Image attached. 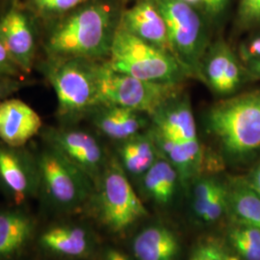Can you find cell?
<instances>
[{"instance_id":"obj_1","label":"cell","mask_w":260,"mask_h":260,"mask_svg":"<svg viewBox=\"0 0 260 260\" xmlns=\"http://www.w3.org/2000/svg\"><path fill=\"white\" fill-rule=\"evenodd\" d=\"M120 18L110 0H91L73 10L45 26L47 59H108Z\"/></svg>"},{"instance_id":"obj_2","label":"cell","mask_w":260,"mask_h":260,"mask_svg":"<svg viewBox=\"0 0 260 260\" xmlns=\"http://www.w3.org/2000/svg\"><path fill=\"white\" fill-rule=\"evenodd\" d=\"M206 125L230 157L241 160L260 150V90L213 105Z\"/></svg>"},{"instance_id":"obj_3","label":"cell","mask_w":260,"mask_h":260,"mask_svg":"<svg viewBox=\"0 0 260 260\" xmlns=\"http://www.w3.org/2000/svg\"><path fill=\"white\" fill-rule=\"evenodd\" d=\"M100 61L84 58L47 59L44 74L57 99L56 114L71 123L101 106L98 87Z\"/></svg>"},{"instance_id":"obj_4","label":"cell","mask_w":260,"mask_h":260,"mask_svg":"<svg viewBox=\"0 0 260 260\" xmlns=\"http://www.w3.org/2000/svg\"><path fill=\"white\" fill-rule=\"evenodd\" d=\"M106 62L118 73L153 82L179 83L187 73L175 56L133 35L120 21Z\"/></svg>"},{"instance_id":"obj_5","label":"cell","mask_w":260,"mask_h":260,"mask_svg":"<svg viewBox=\"0 0 260 260\" xmlns=\"http://www.w3.org/2000/svg\"><path fill=\"white\" fill-rule=\"evenodd\" d=\"M98 87L101 106H119L154 115L178 96L179 83L147 81L112 70L106 61L98 64Z\"/></svg>"},{"instance_id":"obj_6","label":"cell","mask_w":260,"mask_h":260,"mask_svg":"<svg viewBox=\"0 0 260 260\" xmlns=\"http://www.w3.org/2000/svg\"><path fill=\"white\" fill-rule=\"evenodd\" d=\"M152 1L165 20L173 54L187 73L203 77L205 35L199 14L182 0Z\"/></svg>"},{"instance_id":"obj_7","label":"cell","mask_w":260,"mask_h":260,"mask_svg":"<svg viewBox=\"0 0 260 260\" xmlns=\"http://www.w3.org/2000/svg\"><path fill=\"white\" fill-rule=\"evenodd\" d=\"M36 159L40 190L53 205L71 209L83 202L90 191V177L47 145Z\"/></svg>"},{"instance_id":"obj_8","label":"cell","mask_w":260,"mask_h":260,"mask_svg":"<svg viewBox=\"0 0 260 260\" xmlns=\"http://www.w3.org/2000/svg\"><path fill=\"white\" fill-rule=\"evenodd\" d=\"M100 181L102 218L113 232H122L148 215L119 161L106 164Z\"/></svg>"},{"instance_id":"obj_9","label":"cell","mask_w":260,"mask_h":260,"mask_svg":"<svg viewBox=\"0 0 260 260\" xmlns=\"http://www.w3.org/2000/svg\"><path fill=\"white\" fill-rule=\"evenodd\" d=\"M41 132L47 146L60 152L91 180L101 179L106 166L104 152L91 133L70 127H48Z\"/></svg>"},{"instance_id":"obj_10","label":"cell","mask_w":260,"mask_h":260,"mask_svg":"<svg viewBox=\"0 0 260 260\" xmlns=\"http://www.w3.org/2000/svg\"><path fill=\"white\" fill-rule=\"evenodd\" d=\"M37 24L21 0H17L0 18L1 36L24 75H29L34 66Z\"/></svg>"},{"instance_id":"obj_11","label":"cell","mask_w":260,"mask_h":260,"mask_svg":"<svg viewBox=\"0 0 260 260\" xmlns=\"http://www.w3.org/2000/svg\"><path fill=\"white\" fill-rule=\"evenodd\" d=\"M0 186L17 204L40 190L37 159L22 148L0 145Z\"/></svg>"},{"instance_id":"obj_12","label":"cell","mask_w":260,"mask_h":260,"mask_svg":"<svg viewBox=\"0 0 260 260\" xmlns=\"http://www.w3.org/2000/svg\"><path fill=\"white\" fill-rule=\"evenodd\" d=\"M43 129L37 112L19 99L0 103V141L13 148H23Z\"/></svg>"},{"instance_id":"obj_13","label":"cell","mask_w":260,"mask_h":260,"mask_svg":"<svg viewBox=\"0 0 260 260\" xmlns=\"http://www.w3.org/2000/svg\"><path fill=\"white\" fill-rule=\"evenodd\" d=\"M120 24L143 41L173 54L165 20L152 0H140L122 12Z\"/></svg>"},{"instance_id":"obj_14","label":"cell","mask_w":260,"mask_h":260,"mask_svg":"<svg viewBox=\"0 0 260 260\" xmlns=\"http://www.w3.org/2000/svg\"><path fill=\"white\" fill-rule=\"evenodd\" d=\"M153 129L180 144H200L190 103L178 96L151 116Z\"/></svg>"},{"instance_id":"obj_15","label":"cell","mask_w":260,"mask_h":260,"mask_svg":"<svg viewBox=\"0 0 260 260\" xmlns=\"http://www.w3.org/2000/svg\"><path fill=\"white\" fill-rule=\"evenodd\" d=\"M202 75L216 93H233L241 83V67L224 43H217L205 59Z\"/></svg>"},{"instance_id":"obj_16","label":"cell","mask_w":260,"mask_h":260,"mask_svg":"<svg viewBox=\"0 0 260 260\" xmlns=\"http://www.w3.org/2000/svg\"><path fill=\"white\" fill-rule=\"evenodd\" d=\"M95 127L113 140L124 141L139 134L146 124L145 114L119 106H100L93 112Z\"/></svg>"},{"instance_id":"obj_17","label":"cell","mask_w":260,"mask_h":260,"mask_svg":"<svg viewBox=\"0 0 260 260\" xmlns=\"http://www.w3.org/2000/svg\"><path fill=\"white\" fill-rule=\"evenodd\" d=\"M138 260H175L179 251L177 236L164 226H149L140 233L133 242Z\"/></svg>"},{"instance_id":"obj_18","label":"cell","mask_w":260,"mask_h":260,"mask_svg":"<svg viewBox=\"0 0 260 260\" xmlns=\"http://www.w3.org/2000/svg\"><path fill=\"white\" fill-rule=\"evenodd\" d=\"M33 233V223L18 211L0 212V260L20 251Z\"/></svg>"},{"instance_id":"obj_19","label":"cell","mask_w":260,"mask_h":260,"mask_svg":"<svg viewBox=\"0 0 260 260\" xmlns=\"http://www.w3.org/2000/svg\"><path fill=\"white\" fill-rule=\"evenodd\" d=\"M42 245L48 251L66 256H81L89 248L87 234L76 226H55L41 237Z\"/></svg>"},{"instance_id":"obj_20","label":"cell","mask_w":260,"mask_h":260,"mask_svg":"<svg viewBox=\"0 0 260 260\" xmlns=\"http://www.w3.org/2000/svg\"><path fill=\"white\" fill-rule=\"evenodd\" d=\"M178 173L167 159H156L145 173L144 186L159 204H167L174 197Z\"/></svg>"},{"instance_id":"obj_21","label":"cell","mask_w":260,"mask_h":260,"mask_svg":"<svg viewBox=\"0 0 260 260\" xmlns=\"http://www.w3.org/2000/svg\"><path fill=\"white\" fill-rule=\"evenodd\" d=\"M229 204L233 206L240 222L260 231V195L251 188L249 182L236 183L229 192Z\"/></svg>"},{"instance_id":"obj_22","label":"cell","mask_w":260,"mask_h":260,"mask_svg":"<svg viewBox=\"0 0 260 260\" xmlns=\"http://www.w3.org/2000/svg\"><path fill=\"white\" fill-rule=\"evenodd\" d=\"M38 24L47 26L91 0H21Z\"/></svg>"},{"instance_id":"obj_23","label":"cell","mask_w":260,"mask_h":260,"mask_svg":"<svg viewBox=\"0 0 260 260\" xmlns=\"http://www.w3.org/2000/svg\"><path fill=\"white\" fill-rule=\"evenodd\" d=\"M230 240L243 259L260 260V231L256 228L240 222L232 229Z\"/></svg>"},{"instance_id":"obj_24","label":"cell","mask_w":260,"mask_h":260,"mask_svg":"<svg viewBox=\"0 0 260 260\" xmlns=\"http://www.w3.org/2000/svg\"><path fill=\"white\" fill-rule=\"evenodd\" d=\"M221 187L222 184L212 178H203L198 181L193 194V207L198 217L203 218L214 196Z\"/></svg>"},{"instance_id":"obj_25","label":"cell","mask_w":260,"mask_h":260,"mask_svg":"<svg viewBox=\"0 0 260 260\" xmlns=\"http://www.w3.org/2000/svg\"><path fill=\"white\" fill-rule=\"evenodd\" d=\"M24 75L10 54L0 33V77H22Z\"/></svg>"},{"instance_id":"obj_26","label":"cell","mask_w":260,"mask_h":260,"mask_svg":"<svg viewBox=\"0 0 260 260\" xmlns=\"http://www.w3.org/2000/svg\"><path fill=\"white\" fill-rule=\"evenodd\" d=\"M238 19L245 26L260 23V0H241L238 10Z\"/></svg>"},{"instance_id":"obj_27","label":"cell","mask_w":260,"mask_h":260,"mask_svg":"<svg viewBox=\"0 0 260 260\" xmlns=\"http://www.w3.org/2000/svg\"><path fill=\"white\" fill-rule=\"evenodd\" d=\"M28 83L21 77H0V103L18 93Z\"/></svg>"},{"instance_id":"obj_28","label":"cell","mask_w":260,"mask_h":260,"mask_svg":"<svg viewBox=\"0 0 260 260\" xmlns=\"http://www.w3.org/2000/svg\"><path fill=\"white\" fill-rule=\"evenodd\" d=\"M203 249L205 260H239L235 256L229 255L219 246L214 244L204 245Z\"/></svg>"},{"instance_id":"obj_29","label":"cell","mask_w":260,"mask_h":260,"mask_svg":"<svg viewBox=\"0 0 260 260\" xmlns=\"http://www.w3.org/2000/svg\"><path fill=\"white\" fill-rule=\"evenodd\" d=\"M229 2L230 0H206L204 6L209 15L217 16L223 12Z\"/></svg>"},{"instance_id":"obj_30","label":"cell","mask_w":260,"mask_h":260,"mask_svg":"<svg viewBox=\"0 0 260 260\" xmlns=\"http://www.w3.org/2000/svg\"><path fill=\"white\" fill-rule=\"evenodd\" d=\"M245 53L251 58V61L260 59V36L254 38L245 49Z\"/></svg>"},{"instance_id":"obj_31","label":"cell","mask_w":260,"mask_h":260,"mask_svg":"<svg viewBox=\"0 0 260 260\" xmlns=\"http://www.w3.org/2000/svg\"><path fill=\"white\" fill-rule=\"evenodd\" d=\"M251 188L260 195V164L255 168L253 173L251 174V178L248 181Z\"/></svg>"},{"instance_id":"obj_32","label":"cell","mask_w":260,"mask_h":260,"mask_svg":"<svg viewBox=\"0 0 260 260\" xmlns=\"http://www.w3.org/2000/svg\"><path fill=\"white\" fill-rule=\"evenodd\" d=\"M106 260H128V258L120 251L111 250L107 252Z\"/></svg>"},{"instance_id":"obj_33","label":"cell","mask_w":260,"mask_h":260,"mask_svg":"<svg viewBox=\"0 0 260 260\" xmlns=\"http://www.w3.org/2000/svg\"><path fill=\"white\" fill-rule=\"evenodd\" d=\"M17 0H0V18L7 12V10L16 2Z\"/></svg>"},{"instance_id":"obj_34","label":"cell","mask_w":260,"mask_h":260,"mask_svg":"<svg viewBox=\"0 0 260 260\" xmlns=\"http://www.w3.org/2000/svg\"><path fill=\"white\" fill-rule=\"evenodd\" d=\"M251 71L253 75L260 78V59L251 61Z\"/></svg>"},{"instance_id":"obj_35","label":"cell","mask_w":260,"mask_h":260,"mask_svg":"<svg viewBox=\"0 0 260 260\" xmlns=\"http://www.w3.org/2000/svg\"><path fill=\"white\" fill-rule=\"evenodd\" d=\"M190 260H205V254H204V249L203 246H201L197 251L193 253L192 257Z\"/></svg>"},{"instance_id":"obj_36","label":"cell","mask_w":260,"mask_h":260,"mask_svg":"<svg viewBox=\"0 0 260 260\" xmlns=\"http://www.w3.org/2000/svg\"><path fill=\"white\" fill-rule=\"evenodd\" d=\"M182 1H184L186 3H188V4H190V5H197V4H203L204 3V0H182Z\"/></svg>"},{"instance_id":"obj_37","label":"cell","mask_w":260,"mask_h":260,"mask_svg":"<svg viewBox=\"0 0 260 260\" xmlns=\"http://www.w3.org/2000/svg\"><path fill=\"white\" fill-rule=\"evenodd\" d=\"M205 1H206V0H204V3H205ZM204 3H203V4H204Z\"/></svg>"}]
</instances>
